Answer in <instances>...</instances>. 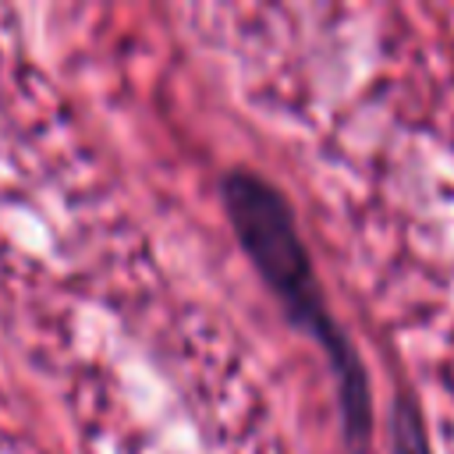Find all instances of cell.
<instances>
[{
  "mask_svg": "<svg viewBox=\"0 0 454 454\" xmlns=\"http://www.w3.org/2000/svg\"><path fill=\"white\" fill-rule=\"evenodd\" d=\"M223 209H227V220L234 223L241 248L248 252L252 266L270 284V291L280 298L287 319L323 348V355L333 369V380H337L348 443L365 447L369 429H372L369 376L362 369L355 344L344 337V330L337 326V319L323 298V287L312 270L309 248H305L298 220L291 213V202L262 174L238 167L223 177Z\"/></svg>",
  "mask_w": 454,
  "mask_h": 454,
  "instance_id": "6da1fadb",
  "label": "cell"
},
{
  "mask_svg": "<svg viewBox=\"0 0 454 454\" xmlns=\"http://www.w3.org/2000/svg\"><path fill=\"white\" fill-rule=\"evenodd\" d=\"M390 447L394 454H433V443L426 436L422 415L408 397L394 401V415H390Z\"/></svg>",
  "mask_w": 454,
  "mask_h": 454,
  "instance_id": "7a4b0ae2",
  "label": "cell"
}]
</instances>
